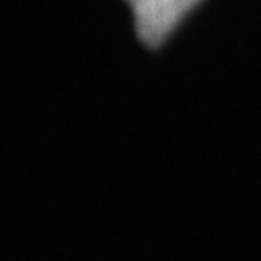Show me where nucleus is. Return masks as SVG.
<instances>
[{"label":"nucleus","mask_w":261,"mask_h":261,"mask_svg":"<svg viewBox=\"0 0 261 261\" xmlns=\"http://www.w3.org/2000/svg\"><path fill=\"white\" fill-rule=\"evenodd\" d=\"M132 7L138 35L150 47H159L202 0H127Z\"/></svg>","instance_id":"f257e3e1"}]
</instances>
